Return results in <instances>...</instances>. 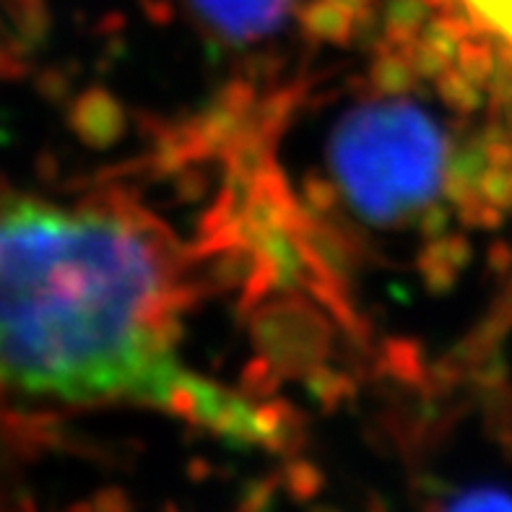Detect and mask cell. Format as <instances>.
<instances>
[{
	"instance_id": "cell-1",
	"label": "cell",
	"mask_w": 512,
	"mask_h": 512,
	"mask_svg": "<svg viewBox=\"0 0 512 512\" xmlns=\"http://www.w3.org/2000/svg\"><path fill=\"white\" fill-rule=\"evenodd\" d=\"M177 271L128 211L0 188V393L63 406L130 403L268 445L271 416L177 351Z\"/></svg>"
},
{
	"instance_id": "cell-3",
	"label": "cell",
	"mask_w": 512,
	"mask_h": 512,
	"mask_svg": "<svg viewBox=\"0 0 512 512\" xmlns=\"http://www.w3.org/2000/svg\"><path fill=\"white\" fill-rule=\"evenodd\" d=\"M198 13L221 34L255 39L279 24L292 0H193Z\"/></svg>"
},
{
	"instance_id": "cell-4",
	"label": "cell",
	"mask_w": 512,
	"mask_h": 512,
	"mask_svg": "<svg viewBox=\"0 0 512 512\" xmlns=\"http://www.w3.org/2000/svg\"><path fill=\"white\" fill-rule=\"evenodd\" d=\"M468 13L474 16L492 37L512 50V0H463Z\"/></svg>"
},
{
	"instance_id": "cell-2",
	"label": "cell",
	"mask_w": 512,
	"mask_h": 512,
	"mask_svg": "<svg viewBox=\"0 0 512 512\" xmlns=\"http://www.w3.org/2000/svg\"><path fill=\"white\" fill-rule=\"evenodd\" d=\"M325 164L349 211L372 227L424 221L458 182V154L445 123L403 94L351 104L328 136Z\"/></svg>"
},
{
	"instance_id": "cell-5",
	"label": "cell",
	"mask_w": 512,
	"mask_h": 512,
	"mask_svg": "<svg viewBox=\"0 0 512 512\" xmlns=\"http://www.w3.org/2000/svg\"><path fill=\"white\" fill-rule=\"evenodd\" d=\"M445 512H512V497L502 489H468L458 494Z\"/></svg>"
}]
</instances>
